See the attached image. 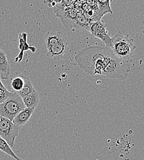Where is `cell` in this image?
Masks as SVG:
<instances>
[{
  "label": "cell",
  "instance_id": "1",
  "mask_svg": "<svg viewBox=\"0 0 144 160\" xmlns=\"http://www.w3.org/2000/svg\"><path fill=\"white\" fill-rule=\"evenodd\" d=\"M114 55L111 48L91 46L78 51L75 56V60L80 68L88 74L101 76Z\"/></svg>",
  "mask_w": 144,
  "mask_h": 160
},
{
  "label": "cell",
  "instance_id": "2",
  "mask_svg": "<svg viewBox=\"0 0 144 160\" xmlns=\"http://www.w3.org/2000/svg\"><path fill=\"white\" fill-rule=\"evenodd\" d=\"M133 40L129 36L124 35L121 31L112 38V49L115 55L126 62L131 63L134 59L135 47L132 44Z\"/></svg>",
  "mask_w": 144,
  "mask_h": 160
},
{
  "label": "cell",
  "instance_id": "3",
  "mask_svg": "<svg viewBox=\"0 0 144 160\" xmlns=\"http://www.w3.org/2000/svg\"><path fill=\"white\" fill-rule=\"evenodd\" d=\"M131 72L130 63L126 62L114 55L104 69L101 76L111 79H126Z\"/></svg>",
  "mask_w": 144,
  "mask_h": 160
},
{
  "label": "cell",
  "instance_id": "4",
  "mask_svg": "<svg viewBox=\"0 0 144 160\" xmlns=\"http://www.w3.org/2000/svg\"><path fill=\"white\" fill-rule=\"evenodd\" d=\"M25 108L22 98L14 91L6 100L0 103V115L12 121L14 117Z\"/></svg>",
  "mask_w": 144,
  "mask_h": 160
},
{
  "label": "cell",
  "instance_id": "5",
  "mask_svg": "<svg viewBox=\"0 0 144 160\" xmlns=\"http://www.w3.org/2000/svg\"><path fill=\"white\" fill-rule=\"evenodd\" d=\"M19 128L7 118L0 115V137L12 148L16 138L19 136Z\"/></svg>",
  "mask_w": 144,
  "mask_h": 160
},
{
  "label": "cell",
  "instance_id": "6",
  "mask_svg": "<svg viewBox=\"0 0 144 160\" xmlns=\"http://www.w3.org/2000/svg\"><path fill=\"white\" fill-rule=\"evenodd\" d=\"M107 25L102 20L90 23L89 30L92 36L102 41L106 47L112 48V38L106 29Z\"/></svg>",
  "mask_w": 144,
  "mask_h": 160
},
{
  "label": "cell",
  "instance_id": "7",
  "mask_svg": "<svg viewBox=\"0 0 144 160\" xmlns=\"http://www.w3.org/2000/svg\"><path fill=\"white\" fill-rule=\"evenodd\" d=\"M47 56L54 60H61L65 54L70 52V44L66 37H65L59 43L49 48Z\"/></svg>",
  "mask_w": 144,
  "mask_h": 160
},
{
  "label": "cell",
  "instance_id": "8",
  "mask_svg": "<svg viewBox=\"0 0 144 160\" xmlns=\"http://www.w3.org/2000/svg\"><path fill=\"white\" fill-rule=\"evenodd\" d=\"M19 49L20 52L14 58L16 63L21 62L23 60L24 52L28 50H30L32 52H35L37 49L34 46H31L27 43V34L25 32H22L19 35Z\"/></svg>",
  "mask_w": 144,
  "mask_h": 160
},
{
  "label": "cell",
  "instance_id": "9",
  "mask_svg": "<svg viewBox=\"0 0 144 160\" xmlns=\"http://www.w3.org/2000/svg\"><path fill=\"white\" fill-rule=\"evenodd\" d=\"M35 108H25L19 112L12 120L14 124L17 126L19 128L23 126L28 121L33 113H34Z\"/></svg>",
  "mask_w": 144,
  "mask_h": 160
},
{
  "label": "cell",
  "instance_id": "10",
  "mask_svg": "<svg viewBox=\"0 0 144 160\" xmlns=\"http://www.w3.org/2000/svg\"><path fill=\"white\" fill-rule=\"evenodd\" d=\"M11 73V67L7 56L4 51L0 49V78L7 80Z\"/></svg>",
  "mask_w": 144,
  "mask_h": 160
},
{
  "label": "cell",
  "instance_id": "11",
  "mask_svg": "<svg viewBox=\"0 0 144 160\" xmlns=\"http://www.w3.org/2000/svg\"><path fill=\"white\" fill-rule=\"evenodd\" d=\"M66 36L59 32H49L46 33L44 37L45 46L47 49L57 44Z\"/></svg>",
  "mask_w": 144,
  "mask_h": 160
},
{
  "label": "cell",
  "instance_id": "12",
  "mask_svg": "<svg viewBox=\"0 0 144 160\" xmlns=\"http://www.w3.org/2000/svg\"><path fill=\"white\" fill-rule=\"evenodd\" d=\"M26 108H35L40 103V99L38 92L35 89L32 93L22 98Z\"/></svg>",
  "mask_w": 144,
  "mask_h": 160
},
{
  "label": "cell",
  "instance_id": "13",
  "mask_svg": "<svg viewBox=\"0 0 144 160\" xmlns=\"http://www.w3.org/2000/svg\"><path fill=\"white\" fill-rule=\"evenodd\" d=\"M90 23L87 20L83 12H77V16L72 31L84 30L88 31Z\"/></svg>",
  "mask_w": 144,
  "mask_h": 160
},
{
  "label": "cell",
  "instance_id": "14",
  "mask_svg": "<svg viewBox=\"0 0 144 160\" xmlns=\"http://www.w3.org/2000/svg\"><path fill=\"white\" fill-rule=\"evenodd\" d=\"M22 78L24 80L23 86L22 89H21L20 91L17 92L22 98H23L25 96L30 94V93H32L35 90L31 81L28 77H27L24 75H22Z\"/></svg>",
  "mask_w": 144,
  "mask_h": 160
},
{
  "label": "cell",
  "instance_id": "15",
  "mask_svg": "<svg viewBox=\"0 0 144 160\" xmlns=\"http://www.w3.org/2000/svg\"><path fill=\"white\" fill-rule=\"evenodd\" d=\"M0 150H1L2 152L5 153L7 155L12 157L16 160H23L20 158H19L13 152L12 150V148L9 146L8 143L3 139L1 137H0Z\"/></svg>",
  "mask_w": 144,
  "mask_h": 160
},
{
  "label": "cell",
  "instance_id": "16",
  "mask_svg": "<svg viewBox=\"0 0 144 160\" xmlns=\"http://www.w3.org/2000/svg\"><path fill=\"white\" fill-rule=\"evenodd\" d=\"M96 1L97 7L102 16L107 13H113L110 6V0H96Z\"/></svg>",
  "mask_w": 144,
  "mask_h": 160
},
{
  "label": "cell",
  "instance_id": "17",
  "mask_svg": "<svg viewBox=\"0 0 144 160\" xmlns=\"http://www.w3.org/2000/svg\"><path fill=\"white\" fill-rule=\"evenodd\" d=\"M24 84V80L22 78V75H20L12 80L11 86L14 91L19 92L22 89Z\"/></svg>",
  "mask_w": 144,
  "mask_h": 160
},
{
  "label": "cell",
  "instance_id": "18",
  "mask_svg": "<svg viewBox=\"0 0 144 160\" xmlns=\"http://www.w3.org/2000/svg\"><path fill=\"white\" fill-rule=\"evenodd\" d=\"M11 92H9L7 88L3 85L0 78V103L6 100L11 95Z\"/></svg>",
  "mask_w": 144,
  "mask_h": 160
},
{
  "label": "cell",
  "instance_id": "19",
  "mask_svg": "<svg viewBox=\"0 0 144 160\" xmlns=\"http://www.w3.org/2000/svg\"><path fill=\"white\" fill-rule=\"evenodd\" d=\"M63 1V0H44V3L47 4L49 8H54L56 5Z\"/></svg>",
  "mask_w": 144,
  "mask_h": 160
},
{
  "label": "cell",
  "instance_id": "20",
  "mask_svg": "<svg viewBox=\"0 0 144 160\" xmlns=\"http://www.w3.org/2000/svg\"><path fill=\"white\" fill-rule=\"evenodd\" d=\"M76 0H63V4L65 8H71L75 4Z\"/></svg>",
  "mask_w": 144,
  "mask_h": 160
},
{
  "label": "cell",
  "instance_id": "21",
  "mask_svg": "<svg viewBox=\"0 0 144 160\" xmlns=\"http://www.w3.org/2000/svg\"><path fill=\"white\" fill-rule=\"evenodd\" d=\"M143 34H144V31H143Z\"/></svg>",
  "mask_w": 144,
  "mask_h": 160
}]
</instances>
